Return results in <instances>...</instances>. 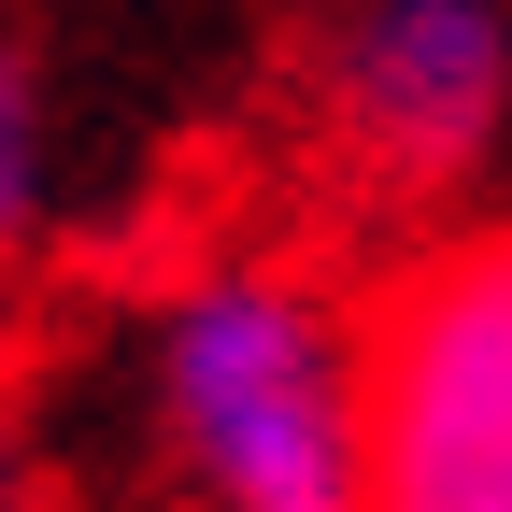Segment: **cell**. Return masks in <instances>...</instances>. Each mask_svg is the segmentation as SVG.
Listing matches in <instances>:
<instances>
[{
    "label": "cell",
    "mask_w": 512,
    "mask_h": 512,
    "mask_svg": "<svg viewBox=\"0 0 512 512\" xmlns=\"http://www.w3.org/2000/svg\"><path fill=\"white\" fill-rule=\"evenodd\" d=\"M157 441L200 512H370V342L285 256H200L157 299Z\"/></svg>",
    "instance_id": "cell-1"
},
{
    "label": "cell",
    "mask_w": 512,
    "mask_h": 512,
    "mask_svg": "<svg viewBox=\"0 0 512 512\" xmlns=\"http://www.w3.org/2000/svg\"><path fill=\"white\" fill-rule=\"evenodd\" d=\"M370 512H512V214L427 242L356 313Z\"/></svg>",
    "instance_id": "cell-2"
},
{
    "label": "cell",
    "mask_w": 512,
    "mask_h": 512,
    "mask_svg": "<svg viewBox=\"0 0 512 512\" xmlns=\"http://www.w3.org/2000/svg\"><path fill=\"white\" fill-rule=\"evenodd\" d=\"M285 114L356 200H456L512 114V0H328Z\"/></svg>",
    "instance_id": "cell-3"
},
{
    "label": "cell",
    "mask_w": 512,
    "mask_h": 512,
    "mask_svg": "<svg viewBox=\"0 0 512 512\" xmlns=\"http://www.w3.org/2000/svg\"><path fill=\"white\" fill-rule=\"evenodd\" d=\"M43 242V72H29V43L0 29V271Z\"/></svg>",
    "instance_id": "cell-4"
},
{
    "label": "cell",
    "mask_w": 512,
    "mask_h": 512,
    "mask_svg": "<svg viewBox=\"0 0 512 512\" xmlns=\"http://www.w3.org/2000/svg\"><path fill=\"white\" fill-rule=\"evenodd\" d=\"M15 456H29V441H15V399H0V498H15Z\"/></svg>",
    "instance_id": "cell-5"
}]
</instances>
